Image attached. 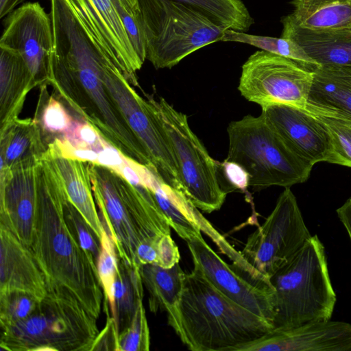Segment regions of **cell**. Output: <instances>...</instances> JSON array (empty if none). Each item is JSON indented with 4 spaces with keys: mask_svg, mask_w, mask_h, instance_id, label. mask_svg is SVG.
I'll return each instance as SVG.
<instances>
[{
    "mask_svg": "<svg viewBox=\"0 0 351 351\" xmlns=\"http://www.w3.org/2000/svg\"><path fill=\"white\" fill-rule=\"evenodd\" d=\"M50 14L53 47L48 84L110 145L154 168L105 85L103 71L112 59L86 28L69 0H51Z\"/></svg>",
    "mask_w": 351,
    "mask_h": 351,
    "instance_id": "obj_1",
    "label": "cell"
},
{
    "mask_svg": "<svg viewBox=\"0 0 351 351\" xmlns=\"http://www.w3.org/2000/svg\"><path fill=\"white\" fill-rule=\"evenodd\" d=\"M38 168V200L30 250L45 276L47 295L76 302L97 319L104 294L97 264L81 247L66 221L64 182L47 152Z\"/></svg>",
    "mask_w": 351,
    "mask_h": 351,
    "instance_id": "obj_2",
    "label": "cell"
},
{
    "mask_svg": "<svg viewBox=\"0 0 351 351\" xmlns=\"http://www.w3.org/2000/svg\"><path fill=\"white\" fill-rule=\"evenodd\" d=\"M167 319L192 351H234L274 329L271 322L228 298L195 269L186 274Z\"/></svg>",
    "mask_w": 351,
    "mask_h": 351,
    "instance_id": "obj_3",
    "label": "cell"
},
{
    "mask_svg": "<svg viewBox=\"0 0 351 351\" xmlns=\"http://www.w3.org/2000/svg\"><path fill=\"white\" fill-rule=\"evenodd\" d=\"M93 196L104 230L111 238L117 258L140 269V244L171 234L167 217L151 191L134 185L112 169L90 163Z\"/></svg>",
    "mask_w": 351,
    "mask_h": 351,
    "instance_id": "obj_4",
    "label": "cell"
},
{
    "mask_svg": "<svg viewBox=\"0 0 351 351\" xmlns=\"http://www.w3.org/2000/svg\"><path fill=\"white\" fill-rule=\"evenodd\" d=\"M275 291L274 329L330 319L337 296L325 247L317 234L269 279Z\"/></svg>",
    "mask_w": 351,
    "mask_h": 351,
    "instance_id": "obj_5",
    "label": "cell"
},
{
    "mask_svg": "<svg viewBox=\"0 0 351 351\" xmlns=\"http://www.w3.org/2000/svg\"><path fill=\"white\" fill-rule=\"evenodd\" d=\"M227 161L241 165L249 186L260 191L271 186L290 187L309 178L312 167L296 157L261 114L231 121L228 128Z\"/></svg>",
    "mask_w": 351,
    "mask_h": 351,
    "instance_id": "obj_6",
    "label": "cell"
},
{
    "mask_svg": "<svg viewBox=\"0 0 351 351\" xmlns=\"http://www.w3.org/2000/svg\"><path fill=\"white\" fill-rule=\"evenodd\" d=\"M146 38V60L171 69L201 48L221 41L226 28L202 12L173 0H138Z\"/></svg>",
    "mask_w": 351,
    "mask_h": 351,
    "instance_id": "obj_7",
    "label": "cell"
},
{
    "mask_svg": "<svg viewBox=\"0 0 351 351\" xmlns=\"http://www.w3.org/2000/svg\"><path fill=\"white\" fill-rule=\"evenodd\" d=\"M97 319L79 303L47 295L27 318L1 328V349L91 350Z\"/></svg>",
    "mask_w": 351,
    "mask_h": 351,
    "instance_id": "obj_8",
    "label": "cell"
},
{
    "mask_svg": "<svg viewBox=\"0 0 351 351\" xmlns=\"http://www.w3.org/2000/svg\"><path fill=\"white\" fill-rule=\"evenodd\" d=\"M149 101L175 157L182 191L199 210L210 213L221 208L227 191L218 180L219 162L191 129L187 117L162 97L143 92Z\"/></svg>",
    "mask_w": 351,
    "mask_h": 351,
    "instance_id": "obj_9",
    "label": "cell"
},
{
    "mask_svg": "<svg viewBox=\"0 0 351 351\" xmlns=\"http://www.w3.org/2000/svg\"><path fill=\"white\" fill-rule=\"evenodd\" d=\"M311 236L296 197L290 187H286L271 213L249 235L240 252L261 276L269 281Z\"/></svg>",
    "mask_w": 351,
    "mask_h": 351,
    "instance_id": "obj_10",
    "label": "cell"
},
{
    "mask_svg": "<svg viewBox=\"0 0 351 351\" xmlns=\"http://www.w3.org/2000/svg\"><path fill=\"white\" fill-rule=\"evenodd\" d=\"M313 76V71L293 60L258 50L242 65L238 90L261 108L286 104L306 109Z\"/></svg>",
    "mask_w": 351,
    "mask_h": 351,
    "instance_id": "obj_11",
    "label": "cell"
},
{
    "mask_svg": "<svg viewBox=\"0 0 351 351\" xmlns=\"http://www.w3.org/2000/svg\"><path fill=\"white\" fill-rule=\"evenodd\" d=\"M103 79L111 97L147 152L157 174L166 183L183 192L175 157L148 99L133 88L113 60L105 66Z\"/></svg>",
    "mask_w": 351,
    "mask_h": 351,
    "instance_id": "obj_12",
    "label": "cell"
},
{
    "mask_svg": "<svg viewBox=\"0 0 351 351\" xmlns=\"http://www.w3.org/2000/svg\"><path fill=\"white\" fill-rule=\"evenodd\" d=\"M196 270L219 291L273 324L275 291L269 282L254 276L236 264H228L202 237L186 241Z\"/></svg>",
    "mask_w": 351,
    "mask_h": 351,
    "instance_id": "obj_13",
    "label": "cell"
},
{
    "mask_svg": "<svg viewBox=\"0 0 351 351\" xmlns=\"http://www.w3.org/2000/svg\"><path fill=\"white\" fill-rule=\"evenodd\" d=\"M0 47L20 54L36 86L48 85L53 29L50 13L39 3H25L6 16Z\"/></svg>",
    "mask_w": 351,
    "mask_h": 351,
    "instance_id": "obj_14",
    "label": "cell"
},
{
    "mask_svg": "<svg viewBox=\"0 0 351 351\" xmlns=\"http://www.w3.org/2000/svg\"><path fill=\"white\" fill-rule=\"evenodd\" d=\"M40 158L0 167V228L29 249L38 207Z\"/></svg>",
    "mask_w": 351,
    "mask_h": 351,
    "instance_id": "obj_15",
    "label": "cell"
},
{
    "mask_svg": "<svg viewBox=\"0 0 351 351\" xmlns=\"http://www.w3.org/2000/svg\"><path fill=\"white\" fill-rule=\"evenodd\" d=\"M118 1L69 0L86 28L128 82L140 88L136 72L144 62L136 52L117 10Z\"/></svg>",
    "mask_w": 351,
    "mask_h": 351,
    "instance_id": "obj_16",
    "label": "cell"
},
{
    "mask_svg": "<svg viewBox=\"0 0 351 351\" xmlns=\"http://www.w3.org/2000/svg\"><path fill=\"white\" fill-rule=\"evenodd\" d=\"M261 114L289 149L313 168L326 162L331 148L329 132L324 123L306 109L286 104L261 108Z\"/></svg>",
    "mask_w": 351,
    "mask_h": 351,
    "instance_id": "obj_17",
    "label": "cell"
},
{
    "mask_svg": "<svg viewBox=\"0 0 351 351\" xmlns=\"http://www.w3.org/2000/svg\"><path fill=\"white\" fill-rule=\"evenodd\" d=\"M234 351H351V324L328 319L273 329Z\"/></svg>",
    "mask_w": 351,
    "mask_h": 351,
    "instance_id": "obj_18",
    "label": "cell"
},
{
    "mask_svg": "<svg viewBox=\"0 0 351 351\" xmlns=\"http://www.w3.org/2000/svg\"><path fill=\"white\" fill-rule=\"evenodd\" d=\"M0 237V293L21 292L44 299L45 278L30 249L2 228Z\"/></svg>",
    "mask_w": 351,
    "mask_h": 351,
    "instance_id": "obj_19",
    "label": "cell"
},
{
    "mask_svg": "<svg viewBox=\"0 0 351 351\" xmlns=\"http://www.w3.org/2000/svg\"><path fill=\"white\" fill-rule=\"evenodd\" d=\"M128 165L138 175L141 183L154 195L168 219L171 228L186 241L202 237L197 220L199 209L185 194L166 183L154 169L125 156Z\"/></svg>",
    "mask_w": 351,
    "mask_h": 351,
    "instance_id": "obj_20",
    "label": "cell"
},
{
    "mask_svg": "<svg viewBox=\"0 0 351 351\" xmlns=\"http://www.w3.org/2000/svg\"><path fill=\"white\" fill-rule=\"evenodd\" d=\"M280 22L281 37L296 43L319 66H351V29H308L299 26L290 14Z\"/></svg>",
    "mask_w": 351,
    "mask_h": 351,
    "instance_id": "obj_21",
    "label": "cell"
},
{
    "mask_svg": "<svg viewBox=\"0 0 351 351\" xmlns=\"http://www.w3.org/2000/svg\"><path fill=\"white\" fill-rule=\"evenodd\" d=\"M34 87L33 76L20 54L0 47V132L19 118Z\"/></svg>",
    "mask_w": 351,
    "mask_h": 351,
    "instance_id": "obj_22",
    "label": "cell"
},
{
    "mask_svg": "<svg viewBox=\"0 0 351 351\" xmlns=\"http://www.w3.org/2000/svg\"><path fill=\"white\" fill-rule=\"evenodd\" d=\"M306 109L351 119V66H319Z\"/></svg>",
    "mask_w": 351,
    "mask_h": 351,
    "instance_id": "obj_23",
    "label": "cell"
},
{
    "mask_svg": "<svg viewBox=\"0 0 351 351\" xmlns=\"http://www.w3.org/2000/svg\"><path fill=\"white\" fill-rule=\"evenodd\" d=\"M47 153L62 176L69 201L101 239L104 228L96 209L89 173L90 162L64 157L50 144L47 145Z\"/></svg>",
    "mask_w": 351,
    "mask_h": 351,
    "instance_id": "obj_24",
    "label": "cell"
},
{
    "mask_svg": "<svg viewBox=\"0 0 351 351\" xmlns=\"http://www.w3.org/2000/svg\"><path fill=\"white\" fill-rule=\"evenodd\" d=\"M47 149L40 128L34 118H18L0 132L1 165L5 167L40 158Z\"/></svg>",
    "mask_w": 351,
    "mask_h": 351,
    "instance_id": "obj_25",
    "label": "cell"
},
{
    "mask_svg": "<svg viewBox=\"0 0 351 351\" xmlns=\"http://www.w3.org/2000/svg\"><path fill=\"white\" fill-rule=\"evenodd\" d=\"M290 4L289 14L302 28L351 29V0H292Z\"/></svg>",
    "mask_w": 351,
    "mask_h": 351,
    "instance_id": "obj_26",
    "label": "cell"
},
{
    "mask_svg": "<svg viewBox=\"0 0 351 351\" xmlns=\"http://www.w3.org/2000/svg\"><path fill=\"white\" fill-rule=\"evenodd\" d=\"M140 273L143 284L149 293L150 311L169 313L180 300L186 274L180 264L171 268L145 264L141 266Z\"/></svg>",
    "mask_w": 351,
    "mask_h": 351,
    "instance_id": "obj_27",
    "label": "cell"
},
{
    "mask_svg": "<svg viewBox=\"0 0 351 351\" xmlns=\"http://www.w3.org/2000/svg\"><path fill=\"white\" fill-rule=\"evenodd\" d=\"M117 261L118 271L113 288L114 304L110 308L105 304V308L110 311L113 319L118 340L119 335L130 326L138 304L143 302V284L140 269L121 259L117 258Z\"/></svg>",
    "mask_w": 351,
    "mask_h": 351,
    "instance_id": "obj_28",
    "label": "cell"
},
{
    "mask_svg": "<svg viewBox=\"0 0 351 351\" xmlns=\"http://www.w3.org/2000/svg\"><path fill=\"white\" fill-rule=\"evenodd\" d=\"M202 12L226 29L246 32L254 19L242 0H173Z\"/></svg>",
    "mask_w": 351,
    "mask_h": 351,
    "instance_id": "obj_29",
    "label": "cell"
},
{
    "mask_svg": "<svg viewBox=\"0 0 351 351\" xmlns=\"http://www.w3.org/2000/svg\"><path fill=\"white\" fill-rule=\"evenodd\" d=\"M221 41L252 45L261 50L293 60L311 71L319 67L300 45L288 38L252 35L227 29L224 32Z\"/></svg>",
    "mask_w": 351,
    "mask_h": 351,
    "instance_id": "obj_30",
    "label": "cell"
},
{
    "mask_svg": "<svg viewBox=\"0 0 351 351\" xmlns=\"http://www.w3.org/2000/svg\"><path fill=\"white\" fill-rule=\"evenodd\" d=\"M47 84L39 86L40 95L34 116L38 123L43 137L44 134L62 136L72 126L74 120L64 104L53 95H49Z\"/></svg>",
    "mask_w": 351,
    "mask_h": 351,
    "instance_id": "obj_31",
    "label": "cell"
},
{
    "mask_svg": "<svg viewBox=\"0 0 351 351\" xmlns=\"http://www.w3.org/2000/svg\"><path fill=\"white\" fill-rule=\"evenodd\" d=\"M310 112L324 123L330 134L331 148L326 162L351 167V119Z\"/></svg>",
    "mask_w": 351,
    "mask_h": 351,
    "instance_id": "obj_32",
    "label": "cell"
},
{
    "mask_svg": "<svg viewBox=\"0 0 351 351\" xmlns=\"http://www.w3.org/2000/svg\"><path fill=\"white\" fill-rule=\"evenodd\" d=\"M41 300L21 292L0 293L1 328L28 317L36 309Z\"/></svg>",
    "mask_w": 351,
    "mask_h": 351,
    "instance_id": "obj_33",
    "label": "cell"
},
{
    "mask_svg": "<svg viewBox=\"0 0 351 351\" xmlns=\"http://www.w3.org/2000/svg\"><path fill=\"white\" fill-rule=\"evenodd\" d=\"M97 268L105 302L110 308L114 304L113 288L118 271V261L114 245L105 230L101 238V252Z\"/></svg>",
    "mask_w": 351,
    "mask_h": 351,
    "instance_id": "obj_34",
    "label": "cell"
},
{
    "mask_svg": "<svg viewBox=\"0 0 351 351\" xmlns=\"http://www.w3.org/2000/svg\"><path fill=\"white\" fill-rule=\"evenodd\" d=\"M150 335L145 311L141 302L130 326L118 336L117 350L148 351Z\"/></svg>",
    "mask_w": 351,
    "mask_h": 351,
    "instance_id": "obj_35",
    "label": "cell"
},
{
    "mask_svg": "<svg viewBox=\"0 0 351 351\" xmlns=\"http://www.w3.org/2000/svg\"><path fill=\"white\" fill-rule=\"evenodd\" d=\"M66 221L81 247L85 250L97 264L101 252V239L95 234L77 208L69 201L65 205Z\"/></svg>",
    "mask_w": 351,
    "mask_h": 351,
    "instance_id": "obj_36",
    "label": "cell"
},
{
    "mask_svg": "<svg viewBox=\"0 0 351 351\" xmlns=\"http://www.w3.org/2000/svg\"><path fill=\"white\" fill-rule=\"evenodd\" d=\"M60 138L66 140L75 147L90 149L98 153L110 144L85 121L74 120L71 128Z\"/></svg>",
    "mask_w": 351,
    "mask_h": 351,
    "instance_id": "obj_37",
    "label": "cell"
},
{
    "mask_svg": "<svg viewBox=\"0 0 351 351\" xmlns=\"http://www.w3.org/2000/svg\"><path fill=\"white\" fill-rule=\"evenodd\" d=\"M157 264L164 268H171L179 263L180 255L178 247L171 234H163L157 242Z\"/></svg>",
    "mask_w": 351,
    "mask_h": 351,
    "instance_id": "obj_38",
    "label": "cell"
},
{
    "mask_svg": "<svg viewBox=\"0 0 351 351\" xmlns=\"http://www.w3.org/2000/svg\"><path fill=\"white\" fill-rule=\"evenodd\" d=\"M219 164L228 182L234 189L245 191L249 186V176L245 170L239 164L226 160Z\"/></svg>",
    "mask_w": 351,
    "mask_h": 351,
    "instance_id": "obj_39",
    "label": "cell"
},
{
    "mask_svg": "<svg viewBox=\"0 0 351 351\" xmlns=\"http://www.w3.org/2000/svg\"><path fill=\"white\" fill-rule=\"evenodd\" d=\"M338 218L346 228L351 241V197L336 210Z\"/></svg>",
    "mask_w": 351,
    "mask_h": 351,
    "instance_id": "obj_40",
    "label": "cell"
},
{
    "mask_svg": "<svg viewBox=\"0 0 351 351\" xmlns=\"http://www.w3.org/2000/svg\"><path fill=\"white\" fill-rule=\"evenodd\" d=\"M25 0H0V17L3 18L15 10Z\"/></svg>",
    "mask_w": 351,
    "mask_h": 351,
    "instance_id": "obj_41",
    "label": "cell"
}]
</instances>
